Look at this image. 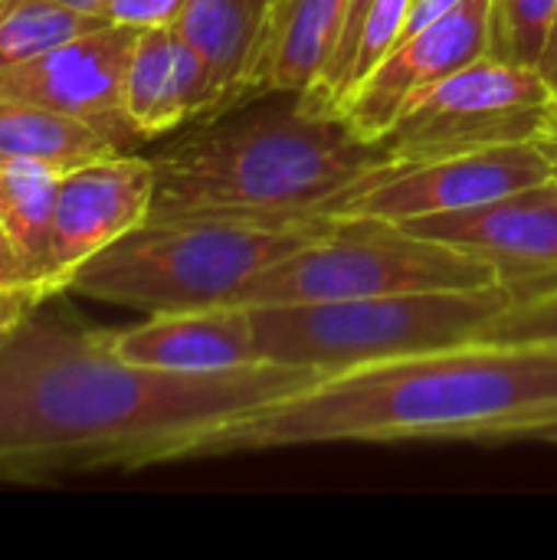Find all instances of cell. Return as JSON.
Masks as SVG:
<instances>
[{"label": "cell", "instance_id": "cell-1", "mask_svg": "<svg viewBox=\"0 0 557 560\" xmlns=\"http://www.w3.org/2000/svg\"><path fill=\"white\" fill-rule=\"evenodd\" d=\"M325 377L269 361L217 374L131 364L112 328L43 305L0 345V479L36 486L204 459L230 423Z\"/></svg>", "mask_w": 557, "mask_h": 560}, {"label": "cell", "instance_id": "cell-2", "mask_svg": "<svg viewBox=\"0 0 557 560\" xmlns=\"http://www.w3.org/2000/svg\"><path fill=\"white\" fill-rule=\"evenodd\" d=\"M557 423V345L469 341L332 374L230 423L204 459L325 443L532 440Z\"/></svg>", "mask_w": 557, "mask_h": 560}, {"label": "cell", "instance_id": "cell-3", "mask_svg": "<svg viewBox=\"0 0 557 560\" xmlns=\"http://www.w3.org/2000/svg\"><path fill=\"white\" fill-rule=\"evenodd\" d=\"M151 217L315 223L355 184L394 164L384 141L361 138L341 112L299 95H266L187 125L154 158Z\"/></svg>", "mask_w": 557, "mask_h": 560}, {"label": "cell", "instance_id": "cell-4", "mask_svg": "<svg viewBox=\"0 0 557 560\" xmlns=\"http://www.w3.org/2000/svg\"><path fill=\"white\" fill-rule=\"evenodd\" d=\"M315 223H246L217 217H148L138 230L89 259L69 292L141 315H177L236 305L266 269L332 230Z\"/></svg>", "mask_w": 557, "mask_h": 560}, {"label": "cell", "instance_id": "cell-5", "mask_svg": "<svg viewBox=\"0 0 557 560\" xmlns=\"http://www.w3.org/2000/svg\"><path fill=\"white\" fill-rule=\"evenodd\" d=\"M512 302V292L496 282L463 292H407L246 308L253 315L263 361L312 368L332 377L469 345Z\"/></svg>", "mask_w": 557, "mask_h": 560}, {"label": "cell", "instance_id": "cell-6", "mask_svg": "<svg viewBox=\"0 0 557 560\" xmlns=\"http://www.w3.org/2000/svg\"><path fill=\"white\" fill-rule=\"evenodd\" d=\"M496 285V272L450 246L397 223L335 220L309 246L259 272L236 305L341 302L407 292H463Z\"/></svg>", "mask_w": 557, "mask_h": 560}, {"label": "cell", "instance_id": "cell-7", "mask_svg": "<svg viewBox=\"0 0 557 560\" xmlns=\"http://www.w3.org/2000/svg\"><path fill=\"white\" fill-rule=\"evenodd\" d=\"M557 138V95L542 69L479 59L427 92L381 141L394 164H423Z\"/></svg>", "mask_w": 557, "mask_h": 560}, {"label": "cell", "instance_id": "cell-8", "mask_svg": "<svg viewBox=\"0 0 557 560\" xmlns=\"http://www.w3.org/2000/svg\"><path fill=\"white\" fill-rule=\"evenodd\" d=\"M555 177L548 141L506 144L473 154L437 158L423 164H387L345 190L328 210V220H381L410 223L466 210L522 187Z\"/></svg>", "mask_w": 557, "mask_h": 560}, {"label": "cell", "instance_id": "cell-9", "mask_svg": "<svg viewBox=\"0 0 557 560\" xmlns=\"http://www.w3.org/2000/svg\"><path fill=\"white\" fill-rule=\"evenodd\" d=\"M135 39L138 30L131 26H95L26 62L0 69V95L66 112L105 135L118 151H135L144 141L125 102Z\"/></svg>", "mask_w": 557, "mask_h": 560}, {"label": "cell", "instance_id": "cell-10", "mask_svg": "<svg viewBox=\"0 0 557 560\" xmlns=\"http://www.w3.org/2000/svg\"><path fill=\"white\" fill-rule=\"evenodd\" d=\"M397 226L483 259L515 302L557 289V177Z\"/></svg>", "mask_w": 557, "mask_h": 560}, {"label": "cell", "instance_id": "cell-11", "mask_svg": "<svg viewBox=\"0 0 557 560\" xmlns=\"http://www.w3.org/2000/svg\"><path fill=\"white\" fill-rule=\"evenodd\" d=\"M489 3L463 0L437 23L404 36L391 56L371 69L341 102L348 125L371 141H381L427 92L460 69L489 56Z\"/></svg>", "mask_w": 557, "mask_h": 560}, {"label": "cell", "instance_id": "cell-12", "mask_svg": "<svg viewBox=\"0 0 557 560\" xmlns=\"http://www.w3.org/2000/svg\"><path fill=\"white\" fill-rule=\"evenodd\" d=\"M154 203V161L135 151L108 154L62 171L53 210L49 269L56 292H69L72 276L102 249L138 230Z\"/></svg>", "mask_w": 557, "mask_h": 560}, {"label": "cell", "instance_id": "cell-13", "mask_svg": "<svg viewBox=\"0 0 557 560\" xmlns=\"http://www.w3.org/2000/svg\"><path fill=\"white\" fill-rule=\"evenodd\" d=\"M112 345L131 364L181 374H217L263 364L246 305L148 315L141 325L112 328Z\"/></svg>", "mask_w": 557, "mask_h": 560}, {"label": "cell", "instance_id": "cell-14", "mask_svg": "<svg viewBox=\"0 0 557 560\" xmlns=\"http://www.w3.org/2000/svg\"><path fill=\"white\" fill-rule=\"evenodd\" d=\"M210 98L207 66L177 36L174 26L138 30L128 62L125 102L144 141L207 118Z\"/></svg>", "mask_w": 557, "mask_h": 560}, {"label": "cell", "instance_id": "cell-15", "mask_svg": "<svg viewBox=\"0 0 557 560\" xmlns=\"http://www.w3.org/2000/svg\"><path fill=\"white\" fill-rule=\"evenodd\" d=\"M272 0H187L174 20L177 36L204 59L210 75L207 118L243 105L266 36ZM204 121V118H200Z\"/></svg>", "mask_w": 557, "mask_h": 560}, {"label": "cell", "instance_id": "cell-16", "mask_svg": "<svg viewBox=\"0 0 557 560\" xmlns=\"http://www.w3.org/2000/svg\"><path fill=\"white\" fill-rule=\"evenodd\" d=\"M345 3L348 0H272L243 105L266 95H302L335 46Z\"/></svg>", "mask_w": 557, "mask_h": 560}, {"label": "cell", "instance_id": "cell-17", "mask_svg": "<svg viewBox=\"0 0 557 560\" xmlns=\"http://www.w3.org/2000/svg\"><path fill=\"white\" fill-rule=\"evenodd\" d=\"M108 154H121V151L85 121L56 112L49 105L0 95V158L36 161L56 171H72L79 164Z\"/></svg>", "mask_w": 557, "mask_h": 560}, {"label": "cell", "instance_id": "cell-18", "mask_svg": "<svg viewBox=\"0 0 557 560\" xmlns=\"http://www.w3.org/2000/svg\"><path fill=\"white\" fill-rule=\"evenodd\" d=\"M62 171L36 161L0 158V223L23 259L26 272L49 285V240L53 210ZM62 295V292H59Z\"/></svg>", "mask_w": 557, "mask_h": 560}, {"label": "cell", "instance_id": "cell-19", "mask_svg": "<svg viewBox=\"0 0 557 560\" xmlns=\"http://www.w3.org/2000/svg\"><path fill=\"white\" fill-rule=\"evenodd\" d=\"M105 23V16L82 13L62 0H0V69L26 62Z\"/></svg>", "mask_w": 557, "mask_h": 560}, {"label": "cell", "instance_id": "cell-20", "mask_svg": "<svg viewBox=\"0 0 557 560\" xmlns=\"http://www.w3.org/2000/svg\"><path fill=\"white\" fill-rule=\"evenodd\" d=\"M557 26V0H492L489 59L542 69Z\"/></svg>", "mask_w": 557, "mask_h": 560}, {"label": "cell", "instance_id": "cell-21", "mask_svg": "<svg viewBox=\"0 0 557 560\" xmlns=\"http://www.w3.org/2000/svg\"><path fill=\"white\" fill-rule=\"evenodd\" d=\"M374 0H348L345 3V16H341V30L335 36V46L325 59V66L318 69V75L312 79V85L299 95L309 108L315 112H341V102L351 89V62H355V46H358V33L361 23L368 16Z\"/></svg>", "mask_w": 557, "mask_h": 560}, {"label": "cell", "instance_id": "cell-22", "mask_svg": "<svg viewBox=\"0 0 557 560\" xmlns=\"http://www.w3.org/2000/svg\"><path fill=\"white\" fill-rule=\"evenodd\" d=\"M476 341L489 345H557V289L512 302Z\"/></svg>", "mask_w": 557, "mask_h": 560}, {"label": "cell", "instance_id": "cell-23", "mask_svg": "<svg viewBox=\"0 0 557 560\" xmlns=\"http://www.w3.org/2000/svg\"><path fill=\"white\" fill-rule=\"evenodd\" d=\"M410 3L414 0H374L364 23H361V33H358V46H355V62H351V89L371 72L378 69L391 49L401 43V33L407 26V13H410ZM348 89V92H351Z\"/></svg>", "mask_w": 557, "mask_h": 560}, {"label": "cell", "instance_id": "cell-24", "mask_svg": "<svg viewBox=\"0 0 557 560\" xmlns=\"http://www.w3.org/2000/svg\"><path fill=\"white\" fill-rule=\"evenodd\" d=\"M59 299V292L46 282H13L0 285V345L46 302Z\"/></svg>", "mask_w": 557, "mask_h": 560}, {"label": "cell", "instance_id": "cell-25", "mask_svg": "<svg viewBox=\"0 0 557 560\" xmlns=\"http://www.w3.org/2000/svg\"><path fill=\"white\" fill-rule=\"evenodd\" d=\"M187 0H105L102 16L118 26L148 30V26H174Z\"/></svg>", "mask_w": 557, "mask_h": 560}, {"label": "cell", "instance_id": "cell-26", "mask_svg": "<svg viewBox=\"0 0 557 560\" xmlns=\"http://www.w3.org/2000/svg\"><path fill=\"white\" fill-rule=\"evenodd\" d=\"M463 0H414L410 3V13H407V26H404V33H401V39L404 36H414V33H420L423 26H430V23H437L440 16H446L453 7H460Z\"/></svg>", "mask_w": 557, "mask_h": 560}, {"label": "cell", "instance_id": "cell-27", "mask_svg": "<svg viewBox=\"0 0 557 560\" xmlns=\"http://www.w3.org/2000/svg\"><path fill=\"white\" fill-rule=\"evenodd\" d=\"M13 282H39V279H33L26 272L23 259L16 256V249H13V243L0 223V285H13Z\"/></svg>", "mask_w": 557, "mask_h": 560}, {"label": "cell", "instance_id": "cell-28", "mask_svg": "<svg viewBox=\"0 0 557 560\" xmlns=\"http://www.w3.org/2000/svg\"><path fill=\"white\" fill-rule=\"evenodd\" d=\"M542 72H545V79L552 82V89H555V95H557V26H555L552 49H548V56H545V66H542Z\"/></svg>", "mask_w": 557, "mask_h": 560}, {"label": "cell", "instance_id": "cell-29", "mask_svg": "<svg viewBox=\"0 0 557 560\" xmlns=\"http://www.w3.org/2000/svg\"><path fill=\"white\" fill-rule=\"evenodd\" d=\"M62 3H69L82 13H95V16H102V7H105V0H62Z\"/></svg>", "mask_w": 557, "mask_h": 560}, {"label": "cell", "instance_id": "cell-30", "mask_svg": "<svg viewBox=\"0 0 557 560\" xmlns=\"http://www.w3.org/2000/svg\"><path fill=\"white\" fill-rule=\"evenodd\" d=\"M532 440H535V443H552V446H557V423L545 427V430H538V433H535Z\"/></svg>", "mask_w": 557, "mask_h": 560}, {"label": "cell", "instance_id": "cell-31", "mask_svg": "<svg viewBox=\"0 0 557 560\" xmlns=\"http://www.w3.org/2000/svg\"><path fill=\"white\" fill-rule=\"evenodd\" d=\"M548 148H552V161H555V177H557V138L548 141Z\"/></svg>", "mask_w": 557, "mask_h": 560}]
</instances>
